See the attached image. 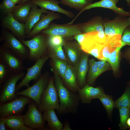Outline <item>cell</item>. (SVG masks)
Listing matches in <instances>:
<instances>
[{
    "mask_svg": "<svg viewBox=\"0 0 130 130\" xmlns=\"http://www.w3.org/2000/svg\"><path fill=\"white\" fill-rule=\"evenodd\" d=\"M54 83L59 99V106L57 110L59 114L76 113L80 99L78 93L72 91L65 86L62 79L54 73Z\"/></svg>",
    "mask_w": 130,
    "mask_h": 130,
    "instance_id": "1",
    "label": "cell"
},
{
    "mask_svg": "<svg viewBox=\"0 0 130 130\" xmlns=\"http://www.w3.org/2000/svg\"><path fill=\"white\" fill-rule=\"evenodd\" d=\"M32 4L29 0L16 6L12 13L14 18L19 21L25 22L30 12Z\"/></svg>",
    "mask_w": 130,
    "mask_h": 130,
    "instance_id": "27",
    "label": "cell"
},
{
    "mask_svg": "<svg viewBox=\"0 0 130 130\" xmlns=\"http://www.w3.org/2000/svg\"><path fill=\"white\" fill-rule=\"evenodd\" d=\"M32 3L36 5L41 8L64 14L72 18L74 15L72 12L65 10L58 5L60 1L57 0H30Z\"/></svg>",
    "mask_w": 130,
    "mask_h": 130,
    "instance_id": "22",
    "label": "cell"
},
{
    "mask_svg": "<svg viewBox=\"0 0 130 130\" xmlns=\"http://www.w3.org/2000/svg\"><path fill=\"white\" fill-rule=\"evenodd\" d=\"M33 130L32 128L29 127L25 126L24 125L22 126L19 129V130Z\"/></svg>",
    "mask_w": 130,
    "mask_h": 130,
    "instance_id": "44",
    "label": "cell"
},
{
    "mask_svg": "<svg viewBox=\"0 0 130 130\" xmlns=\"http://www.w3.org/2000/svg\"><path fill=\"white\" fill-rule=\"evenodd\" d=\"M80 30L83 33L96 32L98 37L105 41L106 37L104 31V21L102 17L95 16L88 21L80 23Z\"/></svg>",
    "mask_w": 130,
    "mask_h": 130,
    "instance_id": "15",
    "label": "cell"
},
{
    "mask_svg": "<svg viewBox=\"0 0 130 130\" xmlns=\"http://www.w3.org/2000/svg\"><path fill=\"white\" fill-rule=\"evenodd\" d=\"M2 37L4 43L3 46L9 49L15 55L23 61L27 59L29 50L27 46L10 32H4L3 33Z\"/></svg>",
    "mask_w": 130,
    "mask_h": 130,
    "instance_id": "8",
    "label": "cell"
},
{
    "mask_svg": "<svg viewBox=\"0 0 130 130\" xmlns=\"http://www.w3.org/2000/svg\"><path fill=\"white\" fill-rule=\"evenodd\" d=\"M25 75V72L11 73L3 83L0 95V103L11 101L17 98L15 95L16 84L19 80L23 79Z\"/></svg>",
    "mask_w": 130,
    "mask_h": 130,
    "instance_id": "6",
    "label": "cell"
},
{
    "mask_svg": "<svg viewBox=\"0 0 130 130\" xmlns=\"http://www.w3.org/2000/svg\"><path fill=\"white\" fill-rule=\"evenodd\" d=\"M49 77L48 72H45L32 85L24 90L16 93L15 95H24L31 98L36 103L38 109L40 106L41 97L48 86Z\"/></svg>",
    "mask_w": 130,
    "mask_h": 130,
    "instance_id": "5",
    "label": "cell"
},
{
    "mask_svg": "<svg viewBox=\"0 0 130 130\" xmlns=\"http://www.w3.org/2000/svg\"><path fill=\"white\" fill-rule=\"evenodd\" d=\"M93 0H61L60 4L79 11L93 3Z\"/></svg>",
    "mask_w": 130,
    "mask_h": 130,
    "instance_id": "30",
    "label": "cell"
},
{
    "mask_svg": "<svg viewBox=\"0 0 130 130\" xmlns=\"http://www.w3.org/2000/svg\"><path fill=\"white\" fill-rule=\"evenodd\" d=\"M69 123L67 120L65 121L63 124V128L62 130H71Z\"/></svg>",
    "mask_w": 130,
    "mask_h": 130,
    "instance_id": "43",
    "label": "cell"
},
{
    "mask_svg": "<svg viewBox=\"0 0 130 130\" xmlns=\"http://www.w3.org/2000/svg\"><path fill=\"white\" fill-rule=\"evenodd\" d=\"M103 44L95 39L93 37L92 32H91L86 33L80 47L84 52L99 60H103Z\"/></svg>",
    "mask_w": 130,
    "mask_h": 130,
    "instance_id": "13",
    "label": "cell"
},
{
    "mask_svg": "<svg viewBox=\"0 0 130 130\" xmlns=\"http://www.w3.org/2000/svg\"><path fill=\"white\" fill-rule=\"evenodd\" d=\"M122 35L117 34L110 36L106 35L102 49L103 60L106 61L110 54L117 48L122 46L121 40Z\"/></svg>",
    "mask_w": 130,
    "mask_h": 130,
    "instance_id": "23",
    "label": "cell"
},
{
    "mask_svg": "<svg viewBox=\"0 0 130 130\" xmlns=\"http://www.w3.org/2000/svg\"><path fill=\"white\" fill-rule=\"evenodd\" d=\"M11 0H3L0 5V9L7 14L12 13L16 6Z\"/></svg>",
    "mask_w": 130,
    "mask_h": 130,
    "instance_id": "37",
    "label": "cell"
},
{
    "mask_svg": "<svg viewBox=\"0 0 130 130\" xmlns=\"http://www.w3.org/2000/svg\"><path fill=\"white\" fill-rule=\"evenodd\" d=\"M46 15H43L34 26L32 29L26 37L29 38L38 34L42 30L47 29L53 20L60 18L58 13L53 11L48 12Z\"/></svg>",
    "mask_w": 130,
    "mask_h": 130,
    "instance_id": "20",
    "label": "cell"
},
{
    "mask_svg": "<svg viewBox=\"0 0 130 130\" xmlns=\"http://www.w3.org/2000/svg\"><path fill=\"white\" fill-rule=\"evenodd\" d=\"M6 117H1L0 118V130H6Z\"/></svg>",
    "mask_w": 130,
    "mask_h": 130,
    "instance_id": "42",
    "label": "cell"
},
{
    "mask_svg": "<svg viewBox=\"0 0 130 130\" xmlns=\"http://www.w3.org/2000/svg\"><path fill=\"white\" fill-rule=\"evenodd\" d=\"M32 100L26 96L21 95L11 101L0 103V117H6L12 115L20 114L24 110L26 105Z\"/></svg>",
    "mask_w": 130,
    "mask_h": 130,
    "instance_id": "9",
    "label": "cell"
},
{
    "mask_svg": "<svg viewBox=\"0 0 130 130\" xmlns=\"http://www.w3.org/2000/svg\"><path fill=\"white\" fill-rule=\"evenodd\" d=\"M86 33H82L76 34L73 37V39L78 42L80 47L84 40Z\"/></svg>",
    "mask_w": 130,
    "mask_h": 130,
    "instance_id": "40",
    "label": "cell"
},
{
    "mask_svg": "<svg viewBox=\"0 0 130 130\" xmlns=\"http://www.w3.org/2000/svg\"><path fill=\"white\" fill-rule=\"evenodd\" d=\"M88 62L89 69L86 84L92 86L100 75L104 72L110 70L111 67L105 61H97L93 59H88Z\"/></svg>",
    "mask_w": 130,
    "mask_h": 130,
    "instance_id": "14",
    "label": "cell"
},
{
    "mask_svg": "<svg viewBox=\"0 0 130 130\" xmlns=\"http://www.w3.org/2000/svg\"><path fill=\"white\" fill-rule=\"evenodd\" d=\"M81 102L83 104H90L92 99H98L104 94L100 87H94L86 84L78 91Z\"/></svg>",
    "mask_w": 130,
    "mask_h": 130,
    "instance_id": "21",
    "label": "cell"
},
{
    "mask_svg": "<svg viewBox=\"0 0 130 130\" xmlns=\"http://www.w3.org/2000/svg\"></svg>",
    "mask_w": 130,
    "mask_h": 130,
    "instance_id": "51",
    "label": "cell"
},
{
    "mask_svg": "<svg viewBox=\"0 0 130 130\" xmlns=\"http://www.w3.org/2000/svg\"><path fill=\"white\" fill-rule=\"evenodd\" d=\"M115 107L118 109L123 107L130 108V87L128 86L123 95L115 102Z\"/></svg>",
    "mask_w": 130,
    "mask_h": 130,
    "instance_id": "32",
    "label": "cell"
},
{
    "mask_svg": "<svg viewBox=\"0 0 130 130\" xmlns=\"http://www.w3.org/2000/svg\"><path fill=\"white\" fill-rule=\"evenodd\" d=\"M123 57L130 64V47L126 49L124 53Z\"/></svg>",
    "mask_w": 130,
    "mask_h": 130,
    "instance_id": "41",
    "label": "cell"
},
{
    "mask_svg": "<svg viewBox=\"0 0 130 130\" xmlns=\"http://www.w3.org/2000/svg\"><path fill=\"white\" fill-rule=\"evenodd\" d=\"M80 23L72 24H60L52 23L49 27L40 32L47 36L58 35L64 39H71L74 35L82 33L80 30Z\"/></svg>",
    "mask_w": 130,
    "mask_h": 130,
    "instance_id": "4",
    "label": "cell"
},
{
    "mask_svg": "<svg viewBox=\"0 0 130 130\" xmlns=\"http://www.w3.org/2000/svg\"><path fill=\"white\" fill-rule=\"evenodd\" d=\"M62 79L66 87L72 91L77 93L79 88L77 82V73L74 66L68 64Z\"/></svg>",
    "mask_w": 130,
    "mask_h": 130,
    "instance_id": "25",
    "label": "cell"
},
{
    "mask_svg": "<svg viewBox=\"0 0 130 130\" xmlns=\"http://www.w3.org/2000/svg\"><path fill=\"white\" fill-rule=\"evenodd\" d=\"M103 21L104 32L108 36L117 34L122 36L125 29L130 25L129 17L119 15L113 20L105 19Z\"/></svg>",
    "mask_w": 130,
    "mask_h": 130,
    "instance_id": "11",
    "label": "cell"
},
{
    "mask_svg": "<svg viewBox=\"0 0 130 130\" xmlns=\"http://www.w3.org/2000/svg\"><path fill=\"white\" fill-rule=\"evenodd\" d=\"M129 22L130 24V16H129Z\"/></svg>",
    "mask_w": 130,
    "mask_h": 130,
    "instance_id": "49",
    "label": "cell"
},
{
    "mask_svg": "<svg viewBox=\"0 0 130 130\" xmlns=\"http://www.w3.org/2000/svg\"><path fill=\"white\" fill-rule=\"evenodd\" d=\"M8 66L3 62L0 61V85L3 84L11 73Z\"/></svg>",
    "mask_w": 130,
    "mask_h": 130,
    "instance_id": "38",
    "label": "cell"
},
{
    "mask_svg": "<svg viewBox=\"0 0 130 130\" xmlns=\"http://www.w3.org/2000/svg\"><path fill=\"white\" fill-rule=\"evenodd\" d=\"M23 116L20 114L12 115L6 117V126L13 130H19L24 125Z\"/></svg>",
    "mask_w": 130,
    "mask_h": 130,
    "instance_id": "29",
    "label": "cell"
},
{
    "mask_svg": "<svg viewBox=\"0 0 130 130\" xmlns=\"http://www.w3.org/2000/svg\"><path fill=\"white\" fill-rule=\"evenodd\" d=\"M88 58V54L83 51L79 61L74 66L77 73L79 89L82 88L86 84V76L89 69Z\"/></svg>",
    "mask_w": 130,
    "mask_h": 130,
    "instance_id": "19",
    "label": "cell"
},
{
    "mask_svg": "<svg viewBox=\"0 0 130 130\" xmlns=\"http://www.w3.org/2000/svg\"><path fill=\"white\" fill-rule=\"evenodd\" d=\"M3 24L20 40H24L26 34L24 24L17 20L12 13L7 14L3 19Z\"/></svg>",
    "mask_w": 130,
    "mask_h": 130,
    "instance_id": "18",
    "label": "cell"
},
{
    "mask_svg": "<svg viewBox=\"0 0 130 130\" xmlns=\"http://www.w3.org/2000/svg\"><path fill=\"white\" fill-rule=\"evenodd\" d=\"M127 2V5L128 6H130V0H125Z\"/></svg>",
    "mask_w": 130,
    "mask_h": 130,
    "instance_id": "48",
    "label": "cell"
},
{
    "mask_svg": "<svg viewBox=\"0 0 130 130\" xmlns=\"http://www.w3.org/2000/svg\"><path fill=\"white\" fill-rule=\"evenodd\" d=\"M48 54H46L36 61L35 63L29 68H25L27 72L21 81L17 85L15 88V93L18 92L20 89L25 86L29 87V83L33 80H38L41 75L42 68L46 61L50 58Z\"/></svg>",
    "mask_w": 130,
    "mask_h": 130,
    "instance_id": "10",
    "label": "cell"
},
{
    "mask_svg": "<svg viewBox=\"0 0 130 130\" xmlns=\"http://www.w3.org/2000/svg\"><path fill=\"white\" fill-rule=\"evenodd\" d=\"M38 34L31 39L20 41L29 48V54L27 60L36 61L47 54L49 48L48 36L42 33Z\"/></svg>",
    "mask_w": 130,
    "mask_h": 130,
    "instance_id": "2",
    "label": "cell"
},
{
    "mask_svg": "<svg viewBox=\"0 0 130 130\" xmlns=\"http://www.w3.org/2000/svg\"><path fill=\"white\" fill-rule=\"evenodd\" d=\"M51 69L53 72L63 78L68 64L67 62L55 58H51L50 62Z\"/></svg>",
    "mask_w": 130,
    "mask_h": 130,
    "instance_id": "28",
    "label": "cell"
},
{
    "mask_svg": "<svg viewBox=\"0 0 130 130\" xmlns=\"http://www.w3.org/2000/svg\"><path fill=\"white\" fill-rule=\"evenodd\" d=\"M105 108L108 115L111 114L115 107V102L111 97L104 94L99 98Z\"/></svg>",
    "mask_w": 130,
    "mask_h": 130,
    "instance_id": "34",
    "label": "cell"
},
{
    "mask_svg": "<svg viewBox=\"0 0 130 130\" xmlns=\"http://www.w3.org/2000/svg\"><path fill=\"white\" fill-rule=\"evenodd\" d=\"M63 46L54 47H49L47 54L50 58H57L67 61L65 56L62 48Z\"/></svg>",
    "mask_w": 130,
    "mask_h": 130,
    "instance_id": "35",
    "label": "cell"
},
{
    "mask_svg": "<svg viewBox=\"0 0 130 130\" xmlns=\"http://www.w3.org/2000/svg\"><path fill=\"white\" fill-rule=\"evenodd\" d=\"M127 124L128 126L130 127L129 130L130 129V117H129L127 121Z\"/></svg>",
    "mask_w": 130,
    "mask_h": 130,
    "instance_id": "46",
    "label": "cell"
},
{
    "mask_svg": "<svg viewBox=\"0 0 130 130\" xmlns=\"http://www.w3.org/2000/svg\"><path fill=\"white\" fill-rule=\"evenodd\" d=\"M43 112V118L45 121L47 122V125L50 130H62L63 124L61 122L58 118L55 110H45Z\"/></svg>",
    "mask_w": 130,
    "mask_h": 130,
    "instance_id": "26",
    "label": "cell"
},
{
    "mask_svg": "<svg viewBox=\"0 0 130 130\" xmlns=\"http://www.w3.org/2000/svg\"><path fill=\"white\" fill-rule=\"evenodd\" d=\"M122 47L121 46L117 48L110 54L106 61L114 73L117 72L119 69L120 50Z\"/></svg>",
    "mask_w": 130,
    "mask_h": 130,
    "instance_id": "31",
    "label": "cell"
},
{
    "mask_svg": "<svg viewBox=\"0 0 130 130\" xmlns=\"http://www.w3.org/2000/svg\"><path fill=\"white\" fill-rule=\"evenodd\" d=\"M130 108L123 107L119 109L120 117V123L119 126L121 129L125 130L130 127L127 124V121L130 116Z\"/></svg>",
    "mask_w": 130,
    "mask_h": 130,
    "instance_id": "33",
    "label": "cell"
},
{
    "mask_svg": "<svg viewBox=\"0 0 130 130\" xmlns=\"http://www.w3.org/2000/svg\"><path fill=\"white\" fill-rule=\"evenodd\" d=\"M65 53L69 64L73 66L79 61L83 51L77 41H65L63 46Z\"/></svg>",
    "mask_w": 130,
    "mask_h": 130,
    "instance_id": "17",
    "label": "cell"
},
{
    "mask_svg": "<svg viewBox=\"0 0 130 130\" xmlns=\"http://www.w3.org/2000/svg\"><path fill=\"white\" fill-rule=\"evenodd\" d=\"M119 0H101L93 3L80 11L72 22H73L84 11L96 7H102L110 9L115 13L121 16L125 17L129 16L130 12L125 11L123 7H119L117 6L116 5Z\"/></svg>",
    "mask_w": 130,
    "mask_h": 130,
    "instance_id": "16",
    "label": "cell"
},
{
    "mask_svg": "<svg viewBox=\"0 0 130 130\" xmlns=\"http://www.w3.org/2000/svg\"><path fill=\"white\" fill-rule=\"evenodd\" d=\"M48 36V41L49 47H54L60 46H63L65 42L64 39L58 35Z\"/></svg>",
    "mask_w": 130,
    "mask_h": 130,
    "instance_id": "36",
    "label": "cell"
},
{
    "mask_svg": "<svg viewBox=\"0 0 130 130\" xmlns=\"http://www.w3.org/2000/svg\"><path fill=\"white\" fill-rule=\"evenodd\" d=\"M37 107L33 100L28 104L27 110L23 115L25 125L33 130H50L46 127L42 112H40Z\"/></svg>",
    "mask_w": 130,
    "mask_h": 130,
    "instance_id": "7",
    "label": "cell"
},
{
    "mask_svg": "<svg viewBox=\"0 0 130 130\" xmlns=\"http://www.w3.org/2000/svg\"><path fill=\"white\" fill-rule=\"evenodd\" d=\"M30 0H22L21 2L19 4H22Z\"/></svg>",
    "mask_w": 130,
    "mask_h": 130,
    "instance_id": "47",
    "label": "cell"
},
{
    "mask_svg": "<svg viewBox=\"0 0 130 130\" xmlns=\"http://www.w3.org/2000/svg\"><path fill=\"white\" fill-rule=\"evenodd\" d=\"M15 4H19L22 0H11Z\"/></svg>",
    "mask_w": 130,
    "mask_h": 130,
    "instance_id": "45",
    "label": "cell"
},
{
    "mask_svg": "<svg viewBox=\"0 0 130 130\" xmlns=\"http://www.w3.org/2000/svg\"><path fill=\"white\" fill-rule=\"evenodd\" d=\"M122 44L124 46H130V25L127 27L124 30L121 39Z\"/></svg>",
    "mask_w": 130,
    "mask_h": 130,
    "instance_id": "39",
    "label": "cell"
},
{
    "mask_svg": "<svg viewBox=\"0 0 130 130\" xmlns=\"http://www.w3.org/2000/svg\"><path fill=\"white\" fill-rule=\"evenodd\" d=\"M0 61L6 65L11 73L22 72L25 68L23 60L3 45L0 47Z\"/></svg>",
    "mask_w": 130,
    "mask_h": 130,
    "instance_id": "12",
    "label": "cell"
},
{
    "mask_svg": "<svg viewBox=\"0 0 130 130\" xmlns=\"http://www.w3.org/2000/svg\"><path fill=\"white\" fill-rule=\"evenodd\" d=\"M37 6L32 4L30 12L24 24L25 33L27 35L32 31L34 26L40 19L42 13H47V10L38 8Z\"/></svg>",
    "mask_w": 130,
    "mask_h": 130,
    "instance_id": "24",
    "label": "cell"
},
{
    "mask_svg": "<svg viewBox=\"0 0 130 130\" xmlns=\"http://www.w3.org/2000/svg\"><path fill=\"white\" fill-rule=\"evenodd\" d=\"M40 106L38 109L41 112L48 110H58L59 106V99L54 83V77H50L47 87L41 97Z\"/></svg>",
    "mask_w": 130,
    "mask_h": 130,
    "instance_id": "3",
    "label": "cell"
},
{
    "mask_svg": "<svg viewBox=\"0 0 130 130\" xmlns=\"http://www.w3.org/2000/svg\"><path fill=\"white\" fill-rule=\"evenodd\" d=\"M129 84L130 85V82H129Z\"/></svg>",
    "mask_w": 130,
    "mask_h": 130,
    "instance_id": "50",
    "label": "cell"
}]
</instances>
